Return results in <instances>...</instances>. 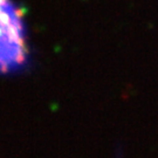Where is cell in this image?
<instances>
[{"mask_svg":"<svg viewBox=\"0 0 158 158\" xmlns=\"http://www.w3.org/2000/svg\"><path fill=\"white\" fill-rule=\"evenodd\" d=\"M27 59L23 12L12 0H0V73L21 68Z\"/></svg>","mask_w":158,"mask_h":158,"instance_id":"6da1fadb","label":"cell"}]
</instances>
